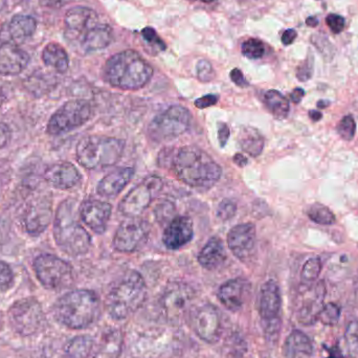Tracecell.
Instances as JSON below:
<instances>
[{"label": "cell", "mask_w": 358, "mask_h": 358, "mask_svg": "<svg viewBox=\"0 0 358 358\" xmlns=\"http://www.w3.org/2000/svg\"><path fill=\"white\" fill-rule=\"evenodd\" d=\"M159 165L170 168L179 180L195 189H210L222 173L220 166L208 153L194 146L164 151Z\"/></svg>", "instance_id": "6da1fadb"}, {"label": "cell", "mask_w": 358, "mask_h": 358, "mask_svg": "<svg viewBox=\"0 0 358 358\" xmlns=\"http://www.w3.org/2000/svg\"><path fill=\"white\" fill-rule=\"evenodd\" d=\"M100 298L92 290L77 289L63 294L55 303L52 313L59 323L71 329H85L94 325L101 315Z\"/></svg>", "instance_id": "7a4b0ae2"}, {"label": "cell", "mask_w": 358, "mask_h": 358, "mask_svg": "<svg viewBox=\"0 0 358 358\" xmlns=\"http://www.w3.org/2000/svg\"><path fill=\"white\" fill-rule=\"evenodd\" d=\"M77 200L61 202L54 220V238L57 245L69 256L85 255L92 246V238L79 221Z\"/></svg>", "instance_id": "3957f363"}, {"label": "cell", "mask_w": 358, "mask_h": 358, "mask_svg": "<svg viewBox=\"0 0 358 358\" xmlns=\"http://www.w3.org/2000/svg\"><path fill=\"white\" fill-rule=\"evenodd\" d=\"M105 81L113 87L136 90L144 87L153 76V69L138 52L124 50L110 57L103 69Z\"/></svg>", "instance_id": "277c9868"}, {"label": "cell", "mask_w": 358, "mask_h": 358, "mask_svg": "<svg viewBox=\"0 0 358 358\" xmlns=\"http://www.w3.org/2000/svg\"><path fill=\"white\" fill-rule=\"evenodd\" d=\"M147 286L138 271H128L109 290L106 299L108 315L115 320H125L144 304Z\"/></svg>", "instance_id": "5b68a950"}, {"label": "cell", "mask_w": 358, "mask_h": 358, "mask_svg": "<svg viewBox=\"0 0 358 358\" xmlns=\"http://www.w3.org/2000/svg\"><path fill=\"white\" fill-rule=\"evenodd\" d=\"M125 143L109 136H90L80 141L77 146V159L88 170H100L115 165L121 159Z\"/></svg>", "instance_id": "8992f818"}, {"label": "cell", "mask_w": 358, "mask_h": 358, "mask_svg": "<svg viewBox=\"0 0 358 358\" xmlns=\"http://www.w3.org/2000/svg\"><path fill=\"white\" fill-rule=\"evenodd\" d=\"M195 292L187 284L174 282L164 290L159 309L164 320L171 325H180L193 310Z\"/></svg>", "instance_id": "52a82bcc"}, {"label": "cell", "mask_w": 358, "mask_h": 358, "mask_svg": "<svg viewBox=\"0 0 358 358\" xmlns=\"http://www.w3.org/2000/svg\"><path fill=\"white\" fill-rule=\"evenodd\" d=\"M8 322L15 334L31 336L45 328V313L37 299L25 298L10 307Z\"/></svg>", "instance_id": "ba28073f"}, {"label": "cell", "mask_w": 358, "mask_h": 358, "mask_svg": "<svg viewBox=\"0 0 358 358\" xmlns=\"http://www.w3.org/2000/svg\"><path fill=\"white\" fill-rule=\"evenodd\" d=\"M33 266L36 277L46 289H64L73 284V267L55 255H40L34 261Z\"/></svg>", "instance_id": "9c48e42d"}, {"label": "cell", "mask_w": 358, "mask_h": 358, "mask_svg": "<svg viewBox=\"0 0 358 358\" xmlns=\"http://www.w3.org/2000/svg\"><path fill=\"white\" fill-rule=\"evenodd\" d=\"M191 121V113L185 107L173 105L149 124L148 136L155 142L173 140L187 131Z\"/></svg>", "instance_id": "30bf717a"}, {"label": "cell", "mask_w": 358, "mask_h": 358, "mask_svg": "<svg viewBox=\"0 0 358 358\" xmlns=\"http://www.w3.org/2000/svg\"><path fill=\"white\" fill-rule=\"evenodd\" d=\"M92 117V107L87 101H69L50 117L48 132L50 136L67 134L87 123Z\"/></svg>", "instance_id": "8fae6325"}, {"label": "cell", "mask_w": 358, "mask_h": 358, "mask_svg": "<svg viewBox=\"0 0 358 358\" xmlns=\"http://www.w3.org/2000/svg\"><path fill=\"white\" fill-rule=\"evenodd\" d=\"M282 296L279 285L273 280L263 284L259 296V313L265 324L267 336L275 338L281 329Z\"/></svg>", "instance_id": "7c38bea8"}, {"label": "cell", "mask_w": 358, "mask_h": 358, "mask_svg": "<svg viewBox=\"0 0 358 358\" xmlns=\"http://www.w3.org/2000/svg\"><path fill=\"white\" fill-rule=\"evenodd\" d=\"M163 187L159 176H149L131 189L120 202L119 210L124 216L138 217L152 202Z\"/></svg>", "instance_id": "4fadbf2b"}, {"label": "cell", "mask_w": 358, "mask_h": 358, "mask_svg": "<svg viewBox=\"0 0 358 358\" xmlns=\"http://www.w3.org/2000/svg\"><path fill=\"white\" fill-rule=\"evenodd\" d=\"M151 225L145 219L130 217L115 231L113 246L117 252H134L148 241Z\"/></svg>", "instance_id": "5bb4252c"}, {"label": "cell", "mask_w": 358, "mask_h": 358, "mask_svg": "<svg viewBox=\"0 0 358 358\" xmlns=\"http://www.w3.org/2000/svg\"><path fill=\"white\" fill-rule=\"evenodd\" d=\"M189 325L200 340L208 344L218 342L222 332V322L218 309L204 304L193 309L189 315Z\"/></svg>", "instance_id": "9a60e30c"}, {"label": "cell", "mask_w": 358, "mask_h": 358, "mask_svg": "<svg viewBox=\"0 0 358 358\" xmlns=\"http://www.w3.org/2000/svg\"><path fill=\"white\" fill-rule=\"evenodd\" d=\"M52 217V200L48 196H41L27 204L21 222L29 235L39 236L48 229Z\"/></svg>", "instance_id": "2e32d148"}, {"label": "cell", "mask_w": 358, "mask_h": 358, "mask_svg": "<svg viewBox=\"0 0 358 358\" xmlns=\"http://www.w3.org/2000/svg\"><path fill=\"white\" fill-rule=\"evenodd\" d=\"M99 23L98 14L85 6H76L65 15V38L71 43L79 44L82 38Z\"/></svg>", "instance_id": "e0dca14e"}, {"label": "cell", "mask_w": 358, "mask_h": 358, "mask_svg": "<svg viewBox=\"0 0 358 358\" xmlns=\"http://www.w3.org/2000/svg\"><path fill=\"white\" fill-rule=\"evenodd\" d=\"M326 289L324 281L317 282L315 285L310 286L308 292L302 299L300 307L296 311V320L303 326H313L319 321L320 315L324 307Z\"/></svg>", "instance_id": "ac0fdd59"}, {"label": "cell", "mask_w": 358, "mask_h": 358, "mask_svg": "<svg viewBox=\"0 0 358 358\" xmlns=\"http://www.w3.org/2000/svg\"><path fill=\"white\" fill-rule=\"evenodd\" d=\"M227 243L236 258L246 262L255 252L256 227L252 223L236 225L227 236Z\"/></svg>", "instance_id": "d6986e66"}, {"label": "cell", "mask_w": 358, "mask_h": 358, "mask_svg": "<svg viewBox=\"0 0 358 358\" xmlns=\"http://www.w3.org/2000/svg\"><path fill=\"white\" fill-rule=\"evenodd\" d=\"M111 206L98 199H88L80 206L81 220L96 234L106 231L111 216Z\"/></svg>", "instance_id": "ffe728a7"}, {"label": "cell", "mask_w": 358, "mask_h": 358, "mask_svg": "<svg viewBox=\"0 0 358 358\" xmlns=\"http://www.w3.org/2000/svg\"><path fill=\"white\" fill-rule=\"evenodd\" d=\"M29 56L12 42L0 39V75L16 76L27 69Z\"/></svg>", "instance_id": "44dd1931"}, {"label": "cell", "mask_w": 358, "mask_h": 358, "mask_svg": "<svg viewBox=\"0 0 358 358\" xmlns=\"http://www.w3.org/2000/svg\"><path fill=\"white\" fill-rule=\"evenodd\" d=\"M194 236L193 222L187 216H178L170 221L163 236L168 250H176L187 245Z\"/></svg>", "instance_id": "7402d4cb"}, {"label": "cell", "mask_w": 358, "mask_h": 358, "mask_svg": "<svg viewBox=\"0 0 358 358\" xmlns=\"http://www.w3.org/2000/svg\"><path fill=\"white\" fill-rule=\"evenodd\" d=\"M250 284L245 279H233L220 286L218 299L227 310L238 311L243 307Z\"/></svg>", "instance_id": "603a6c76"}, {"label": "cell", "mask_w": 358, "mask_h": 358, "mask_svg": "<svg viewBox=\"0 0 358 358\" xmlns=\"http://www.w3.org/2000/svg\"><path fill=\"white\" fill-rule=\"evenodd\" d=\"M44 178L52 187L60 189H73L82 180L79 170L69 162L50 166L44 173Z\"/></svg>", "instance_id": "cb8c5ba5"}, {"label": "cell", "mask_w": 358, "mask_h": 358, "mask_svg": "<svg viewBox=\"0 0 358 358\" xmlns=\"http://www.w3.org/2000/svg\"><path fill=\"white\" fill-rule=\"evenodd\" d=\"M36 29L37 22L35 18L29 15H17L4 25L0 39L18 45L29 39L35 33Z\"/></svg>", "instance_id": "d4e9b609"}, {"label": "cell", "mask_w": 358, "mask_h": 358, "mask_svg": "<svg viewBox=\"0 0 358 358\" xmlns=\"http://www.w3.org/2000/svg\"><path fill=\"white\" fill-rule=\"evenodd\" d=\"M134 176V170L132 168H119L102 178L98 183L96 192L103 197H117L130 182Z\"/></svg>", "instance_id": "484cf974"}, {"label": "cell", "mask_w": 358, "mask_h": 358, "mask_svg": "<svg viewBox=\"0 0 358 358\" xmlns=\"http://www.w3.org/2000/svg\"><path fill=\"white\" fill-rule=\"evenodd\" d=\"M123 348V334L117 329H108L101 336L88 358H120Z\"/></svg>", "instance_id": "4316f807"}, {"label": "cell", "mask_w": 358, "mask_h": 358, "mask_svg": "<svg viewBox=\"0 0 358 358\" xmlns=\"http://www.w3.org/2000/svg\"><path fill=\"white\" fill-rule=\"evenodd\" d=\"M113 41V29L108 24L99 22L92 27L78 44L83 54H90L96 50H104Z\"/></svg>", "instance_id": "83f0119b"}, {"label": "cell", "mask_w": 358, "mask_h": 358, "mask_svg": "<svg viewBox=\"0 0 358 358\" xmlns=\"http://www.w3.org/2000/svg\"><path fill=\"white\" fill-rule=\"evenodd\" d=\"M283 357L284 358H313V342L304 332L301 330H294L290 332L284 343Z\"/></svg>", "instance_id": "f1b7e54d"}, {"label": "cell", "mask_w": 358, "mask_h": 358, "mask_svg": "<svg viewBox=\"0 0 358 358\" xmlns=\"http://www.w3.org/2000/svg\"><path fill=\"white\" fill-rule=\"evenodd\" d=\"M225 260L227 252L223 242L218 237L210 238L198 255V262L208 271L219 268Z\"/></svg>", "instance_id": "f546056e"}, {"label": "cell", "mask_w": 358, "mask_h": 358, "mask_svg": "<svg viewBox=\"0 0 358 358\" xmlns=\"http://www.w3.org/2000/svg\"><path fill=\"white\" fill-rule=\"evenodd\" d=\"M238 143L244 152L250 157H257L264 149V138L252 127H242L238 134Z\"/></svg>", "instance_id": "4dcf8cb0"}, {"label": "cell", "mask_w": 358, "mask_h": 358, "mask_svg": "<svg viewBox=\"0 0 358 358\" xmlns=\"http://www.w3.org/2000/svg\"><path fill=\"white\" fill-rule=\"evenodd\" d=\"M42 60L46 66L52 67L58 73H64L69 69V56L59 44H48L42 52Z\"/></svg>", "instance_id": "1f68e13d"}, {"label": "cell", "mask_w": 358, "mask_h": 358, "mask_svg": "<svg viewBox=\"0 0 358 358\" xmlns=\"http://www.w3.org/2000/svg\"><path fill=\"white\" fill-rule=\"evenodd\" d=\"M264 103L271 115L278 120H284L289 113L290 106L287 99L278 92V90H268L264 94Z\"/></svg>", "instance_id": "d6a6232c"}, {"label": "cell", "mask_w": 358, "mask_h": 358, "mask_svg": "<svg viewBox=\"0 0 358 358\" xmlns=\"http://www.w3.org/2000/svg\"><path fill=\"white\" fill-rule=\"evenodd\" d=\"M94 345V340L92 336H77L66 345L65 353L69 358H88Z\"/></svg>", "instance_id": "836d02e7"}, {"label": "cell", "mask_w": 358, "mask_h": 358, "mask_svg": "<svg viewBox=\"0 0 358 358\" xmlns=\"http://www.w3.org/2000/svg\"><path fill=\"white\" fill-rule=\"evenodd\" d=\"M307 216L311 221L321 225H331L336 222L334 213L321 203H315L309 208Z\"/></svg>", "instance_id": "e575fe53"}, {"label": "cell", "mask_w": 358, "mask_h": 358, "mask_svg": "<svg viewBox=\"0 0 358 358\" xmlns=\"http://www.w3.org/2000/svg\"><path fill=\"white\" fill-rule=\"evenodd\" d=\"M322 262L319 258H311L306 261L303 265L302 271H301V279L304 284H313L317 281V278L321 275Z\"/></svg>", "instance_id": "d590c367"}, {"label": "cell", "mask_w": 358, "mask_h": 358, "mask_svg": "<svg viewBox=\"0 0 358 358\" xmlns=\"http://www.w3.org/2000/svg\"><path fill=\"white\" fill-rule=\"evenodd\" d=\"M342 309L336 303H327L324 305L319 321L325 326H336L340 321Z\"/></svg>", "instance_id": "8d00e7d4"}, {"label": "cell", "mask_w": 358, "mask_h": 358, "mask_svg": "<svg viewBox=\"0 0 358 358\" xmlns=\"http://www.w3.org/2000/svg\"><path fill=\"white\" fill-rule=\"evenodd\" d=\"M242 54L248 59L262 58L265 52L264 44L259 39L246 40L241 46Z\"/></svg>", "instance_id": "74e56055"}, {"label": "cell", "mask_w": 358, "mask_h": 358, "mask_svg": "<svg viewBox=\"0 0 358 358\" xmlns=\"http://www.w3.org/2000/svg\"><path fill=\"white\" fill-rule=\"evenodd\" d=\"M338 136L345 141H351L355 138L357 132V123L352 115H346L341 120L336 127Z\"/></svg>", "instance_id": "f35d334b"}, {"label": "cell", "mask_w": 358, "mask_h": 358, "mask_svg": "<svg viewBox=\"0 0 358 358\" xmlns=\"http://www.w3.org/2000/svg\"><path fill=\"white\" fill-rule=\"evenodd\" d=\"M345 341L352 355L358 357V321H352L345 330Z\"/></svg>", "instance_id": "ab89813d"}, {"label": "cell", "mask_w": 358, "mask_h": 358, "mask_svg": "<svg viewBox=\"0 0 358 358\" xmlns=\"http://www.w3.org/2000/svg\"><path fill=\"white\" fill-rule=\"evenodd\" d=\"M237 212V204L231 199H224L220 202L217 208V217L220 220H231Z\"/></svg>", "instance_id": "60d3db41"}, {"label": "cell", "mask_w": 358, "mask_h": 358, "mask_svg": "<svg viewBox=\"0 0 358 358\" xmlns=\"http://www.w3.org/2000/svg\"><path fill=\"white\" fill-rule=\"evenodd\" d=\"M196 73H197L198 80L204 83L213 81L216 76L213 65L208 60H203V59L196 65Z\"/></svg>", "instance_id": "b9f144b4"}, {"label": "cell", "mask_w": 358, "mask_h": 358, "mask_svg": "<svg viewBox=\"0 0 358 358\" xmlns=\"http://www.w3.org/2000/svg\"><path fill=\"white\" fill-rule=\"evenodd\" d=\"M174 212H176L174 204L167 200H164L163 202L157 204V208H155V217L159 222L166 223L171 218Z\"/></svg>", "instance_id": "7bdbcfd3"}, {"label": "cell", "mask_w": 358, "mask_h": 358, "mask_svg": "<svg viewBox=\"0 0 358 358\" xmlns=\"http://www.w3.org/2000/svg\"><path fill=\"white\" fill-rule=\"evenodd\" d=\"M14 282V273L8 263L0 261V292H6Z\"/></svg>", "instance_id": "ee69618b"}, {"label": "cell", "mask_w": 358, "mask_h": 358, "mask_svg": "<svg viewBox=\"0 0 358 358\" xmlns=\"http://www.w3.org/2000/svg\"><path fill=\"white\" fill-rule=\"evenodd\" d=\"M313 73V57L307 59L302 65L299 66L298 71H296V77L300 81L306 82L309 79H311Z\"/></svg>", "instance_id": "f6af8a7d"}, {"label": "cell", "mask_w": 358, "mask_h": 358, "mask_svg": "<svg viewBox=\"0 0 358 358\" xmlns=\"http://www.w3.org/2000/svg\"><path fill=\"white\" fill-rule=\"evenodd\" d=\"M326 22H327L328 27L331 29L332 33L334 34L342 33L345 27L344 17L340 16L338 14L328 15L327 18H326Z\"/></svg>", "instance_id": "bcb514c9"}, {"label": "cell", "mask_w": 358, "mask_h": 358, "mask_svg": "<svg viewBox=\"0 0 358 358\" xmlns=\"http://www.w3.org/2000/svg\"><path fill=\"white\" fill-rule=\"evenodd\" d=\"M217 102H218V96L215 94H206L195 101V106L200 109L208 108L216 104Z\"/></svg>", "instance_id": "7dc6e473"}, {"label": "cell", "mask_w": 358, "mask_h": 358, "mask_svg": "<svg viewBox=\"0 0 358 358\" xmlns=\"http://www.w3.org/2000/svg\"><path fill=\"white\" fill-rule=\"evenodd\" d=\"M142 36L147 42H149V43L155 42V43L166 46V44L164 43V41H162V40L157 37V31H155V29H152V27H145V29L142 31Z\"/></svg>", "instance_id": "c3c4849f"}, {"label": "cell", "mask_w": 358, "mask_h": 358, "mask_svg": "<svg viewBox=\"0 0 358 358\" xmlns=\"http://www.w3.org/2000/svg\"><path fill=\"white\" fill-rule=\"evenodd\" d=\"M12 131L6 124L0 123V149L4 148L10 143Z\"/></svg>", "instance_id": "681fc988"}, {"label": "cell", "mask_w": 358, "mask_h": 358, "mask_svg": "<svg viewBox=\"0 0 358 358\" xmlns=\"http://www.w3.org/2000/svg\"><path fill=\"white\" fill-rule=\"evenodd\" d=\"M231 79L236 85L240 86V87H245L248 85V81L244 79L243 73L240 69H235L231 71Z\"/></svg>", "instance_id": "f907efd6"}, {"label": "cell", "mask_w": 358, "mask_h": 358, "mask_svg": "<svg viewBox=\"0 0 358 358\" xmlns=\"http://www.w3.org/2000/svg\"><path fill=\"white\" fill-rule=\"evenodd\" d=\"M218 138L221 147H224L229 138V129L227 124L221 123L218 125Z\"/></svg>", "instance_id": "816d5d0a"}, {"label": "cell", "mask_w": 358, "mask_h": 358, "mask_svg": "<svg viewBox=\"0 0 358 358\" xmlns=\"http://www.w3.org/2000/svg\"><path fill=\"white\" fill-rule=\"evenodd\" d=\"M40 4L48 8H62L66 4L71 3L73 0H39Z\"/></svg>", "instance_id": "f5cc1de1"}, {"label": "cell", "mask_w": 358, "mask_h": 358, "mask_svg": "<svg viewBox=\"0 0 358 358\" xmlns=\"http://www.w3.org/2000/svg\"><path fill=\"white\" fill-rule=\"evenodd\" d=\"M296 37H298V34L294 29H286L282 35V42H283L284 45H290V44L294 43Z\"/></svg>", "instance_id": "db71d44e"}, {"label": "cell", "mask_w": 358, "mask_h": 358, "mask_svg": "<svg viewBox=\"0 0 358 358\" xmlns=\"http://www.w3.org/2000/svg\"><path fill=\"white\" fill-rule=\"evenodd\" d=\"M304 96V90H302V88H296V90L292 92V94H290V99H292V101L294 103V104H299V103L303 100Z\"/></svg>", "instance_id": "11a10c76"}, {"label": "cell", "mask_w": 358, "mask_h": 358, "mask_svg": "<svg viewBox=\"0 0 358 358\" xmlns=\"http://www.w3.org/2000/svg\"><path fill=\"white\" fill-rule=\"evenodd\" d=\"M309 117L313 120V122H319L320 120L323 117L321 111L319 110H310L309 111Z\"/></svg>", "instance_id": "9f6ffc18"}, {"label": "cell", "mask_w": 358, "mask_h": 358, "mask_svg": "<svg viewBox=\"0 0 358 358\" xmlns=\"http://www.w3.org/2000/svg\"><path fill=\"white\" fill-rule=\"evenodd\" d=\"M234 161H235V163L237 164V165H239L240 167H242V166L245 165L246 163H248V161H246L245 157H243V155H237L235 157V159H234Z\"/></svg>", "instance_id": "6f0895ef"}, {"label": "cell", "mask_w": 358, "mask_h": 358, "mask_svg": "<svg viewBox=\"0 0 358 358\" xmlns=\"http://www.w3.org/2000/svg\"><path fill=\"white\" fill-rule=\"evenodd\" d=\"M306 24L311 27H317V24H319V19H317V17H309V18L306 19Z\"/></svg>", "instance_id": "680465c9"}, {"label": "cell", "mask_w": 358, "mask_h": 358, "mask_svg": "<svg viewBox=\"0 0 358 358\" xmlns=\"http://www.w3.org/2000/svg\"><path fill=\"white\" fill-rule=\"evenodd\" d=\"M317 105V107H319V108H325L326 106H328V105H329V102H327V101L322 100L319 101Z\"/></svg>", "instance_id": "91938a15"}, {"label": "cell", "mask_w": 358, "mask_h": 358, "mask_svg": "<svg viewBox=\"0 0 358 358\" xmlns=\"http://www.w3.org/2000/svg\"><path fill=\"white\" fill-rule=\"evenodd\" d=\"M4 100H6V96H4L3 92H2L1 88H0V107L3 104Z\"/></svg>", "instance_id": "94428289"}, {"label": "cell", "mask_w": 358, "mask_h": 358, "mask_svg": "<svg viewBox=\"0 0 358 358\" xmlns=\"http://www.w3.org/2000/svg\"><path fill=\"white\" fill-rule=\"evenodd\" d=\"M202 2H206V3H210V2L214 1V0H201Z\"/></svg>", "instance_id": "6125c7cd"}, {"label": "cell", "mask_w": 358, "mask_h": 358, "mask_svg": "<svg viewBox=\"0 0 358 358\" xmlns=\"http://www.w3.org/2000/svg\"><path fill=\"white\" fill-rule=\"evenodd\" d=\"M263 358H271V357H269V355H266V357H264Z\"/></svg>", "instance_id": "be15d7a7"}, {"label": "cell", "mask_w": 358, "mask_h": 358, "mask_svg": "<svg viewBox=\"0 0 358 358\" xmlns=\"http://www.w3.org/2000/svg\"><path fill=\"white\" fill-rule=\"evenodd\" d=\"M0 327H1V317H0Z\"/></svg>", "instance_id": "e7e4bbea"}, {"label": "cell", "mask_w": 358, "mask_h": 358, "mask_svg": "<svg viewBox=\"0 0 358 358\" xmlns=\"http://www.w3.org/2000/svg\"><path fill=\"white\" fill-rule=\"evenodd\" d=\"M332 358H338V357H336V355H334V357H332Z\"/></svg>", "instance_id": "03108f58"}]
</instances>
